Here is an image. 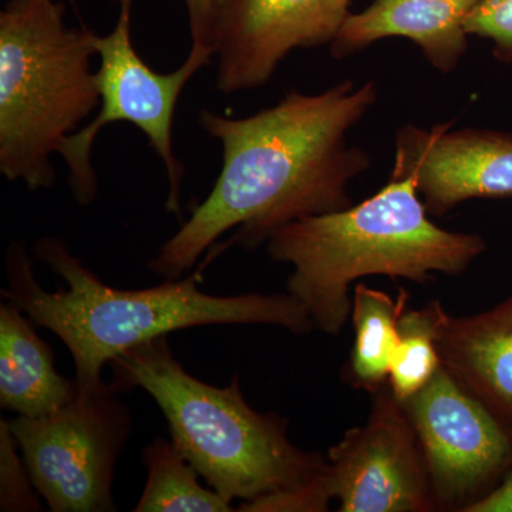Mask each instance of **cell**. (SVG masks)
Instances as JSON below:
<instances>
[{"mask_svg":"<svg viewBox=\"0 0 512 512\" xmlns=\"http://www.w3.org/2000/svg\"><path fill=\"white\" fill-rule=\"evenodd\" d=\"M373 80H343L325 92L291 90L254 114L231 119L202 110L198 124L222 146V170L190 220L165 241L147 269L164 281L183 278L231 229L232 244L254 249L289 222L345 210L349 184L372 160L350 146L349 131L377 101Z\"/></svg>","mask_w":512,"mask_h":512,"instance_id":"cell-1","label":"cell"},{"mask_svg":"<svg viewBox=\"0 0 512 512\" xmlns=\"http://www.w3.org/2000/svg\"><path fill=\"white\" fill-rule=\"evenodd\" d=\"M33 258L60 276L67 288L46 291L37 282L28 249L13 242L6 254L8 288L2 289L3 301L12 302L36 326L62 340L73 357L79 392L103 386L104 366L114 357L175 330L269 325L306 335L315 329L306 309L288 292L210 295L198 288L200 272L154 288H111L55 237L39 239Z\"/></svg>","mask_w":512,"mask_h":512,"instance_id":"cell-2","label":"cell"},{"mask_svg":"<svg viewBox=\"0 0 512 512\" xmlns=\"http://www.w3.org/2000/svg\"><path fill=\"white\" fill-rule=\"evenodd\" d=\"M265 245L272 261L292 265L286 292L330 336L348 323L350 286L359 279L384 275L427 284L439 274H463L487 249L480 235L437 227L412 178L389 180L345 210L289 222Z\"/></svg>","mask_w":512,"mask_h":512,"instance_id":"cell-3","label":"cell"},{"mask_svg":"<svg viewBox=\"0 0 512 512\" xmlns=\"http://www.w3.org/2000/svg\"><path fill=\"white\" fill-rule=\"evenodd\" d=\"M109 366L120 393L143 389L153 397L174 446L228 503L299 487L328 467V458L292 443L288 420L249 406L238 376L217 387L190 375L168 336L126 350Z\"/></svg>","mask_w":512,"mask_h":512,"instance_id":"cell-4","label":"cell"},{"mask_svg":"<svg viewBox=\"0 0 512 512\" xmlns=\"http://www.w3.org/2000/svg\"><path fill=\"white\" fill-rule=\"evenodd\" d=\"M96 35L70 29L56 0L0 12V171L29 190L56 183L52 156L100 103Z\"/></svg>","mask_w":512,"mask_h":512,"instance_id":"cell-5","label":"cell"},{"mask_svg":"<svg viewBox=\"0 0 512 512\" xmlns=\"http://www.w3.org/2000/svg\"><path fill=\"white\" fill-rule=\"evenodd\" d=\"M120 16L109 35L97 36L100 69L96 73L101 107L92 123L70 134L59 154L69 167V185L74 201L89 205L99 194L92 167L96 137L111 123L134 124L143 131L150 146L161 158L167 173L168 197L165 208L181 218V180L184 165L175 157L173 120L184 87L198 70L215 57L210 47L192 46L185 62L171 73H158L140 56L131 40L133 0H119Z\"/></svg>","mask_w":512,"mask_h":512,"instance_id":"cell-6","label":"cell"},{"mask_svg":"<svg viewBox=\"0 0 512 512\" xmlns=\"http://www.w3.org/2000/svg\"><path fill=\"white\" fill-rule=\"evenodd\" d=\"M113 383L79 392L40 417L18 416L10 430L37 493L52 512H113L117 461L133 431V413Z\"/></svg>","mask_w":512,"mask_h":512,"instance_id":"cell-7","label":"cell"},{"mask_svg":"<svg viewBox=\"0 0 512 512\" xmlns=\"http://www.w3.org/2000/svg\"><path fill=\"white\" fill-rule=\"evenodd\" d=\"M402 403L439 510L463 512L512 467V430L443 363L419 393Z\"/></svg>","mask_w":512,"mask_h":512,"instance_id":"cell-8","label":"cell"},{"mask_svg":"<svg viewBox=\"0 0 512 512\" xmlns=\"http://www.w3.org/2000/svg\"><path fill=\"white\" fill-rule=\"evenodd\" d=\"M326 458L340 512L439 510L416 430L387 384L366 423L346 431Z\"/></svg>","mask_w":512,"mask_h":512,"instance_id":"cell-9","label":"cell"},{"mask_svg":"<svg viewBox=\"0 0 512 512\" xmlns=\"http://www.w3.org/2000/svg\"><path fill=\"white\" fill-rule=\"evenodd\" d=\"M352 0H217L212 49L224 94L265 86L296 49L329 45Z\"/></svg>","mask_w":512,"mask_h":512,"instance_id":"cell-10","label":"cell"},{"mask_svg":"<svg viewBox=\"0 0 512 512\" xmlns=\"http://www.w3.org/2000/svg\"><path fill=\"white\" fill-rule=\"evenodd\" d=\"M406 124L394 141L389 180L412 178L429 214L441 217L476 198L512 195V134L488 128L451 130Z\"/></svg>","mask_w":512,"mask_h":512,"instance_id":"cell-11","label":"cell"},{"mask_svg":"<svg viewBox=\"0 0 512 512\" xmlns=\"http://www.w3.org/2000/svg\"><path fill=\"white\" fill-rule=\"evenodd\" d=\"M478 0H375L350 13L330 43L333 59L356 55L379 40L404 37L437 72H454L468 49L464 23Z\"/></svg>","mask_w":512,"mask_h":512,"instance_id":"cell-12","label":"cell"},{"mask_svg":"<svg viewBox=\"0 0 512 512\" xmlns=\"http://www.w3.org/2000/svg\"><path fill=\"white\" fill-rule=\"evenodd\" d=\"M441 363L512 430V298L464 318L444 315Z\"/></svg>","mask_w":512,"mask_h":512,"instance_id":"cell-13","label":"cell"},{"mask_svg":"<svg viewBox=\"0 0 512 512\" xmlns=\"http://www.w3.org/2000/svg\"><path fill=\"white\" fill-rule=\"evenodd\" d=\"M35 323L12 302L0 305V406L18 416L55 413L76 399V380L57 372Z\"/></svg>","mask_w":512,"mask_h":512,"instance_id":"cell-14","label":"cell"},{"mask_svg":"<svg viewBox=\"0 0 512 512\" xmlns=\"http://www.w3.org/2000/svg\"><path fill=\"white\" fill-rule=\"evenodd\" d=\"M407 293L393 299L386 292L357 284L353 292L355 342L346 366V380L356 389L375 394L389 382L399 319L407 308Z\"/></svg>","mask_w":512,"mask_h":512,"instance_id":"cell-15","label":"cell"},{"mask_svg":"<svg viewBox=\"0 0 512 512\" xmlns=\"http://www.w3.org/2000/svg\"><path fill=\"white\" fill-rule=\"evenodd\" d=\"M141 460L147 483L134 512H231V503L200 483V474L177 450L173 441L157 437Z\"/></svg>","mask_w":512,"mask_h":512,"instance_id":"cell-16","label":"cell"},{"mask_svg":"<svg viewBox=\"0 0 512 512\" xmlns=\"http://www.w3.org/2000/svg\"><path fill=\"white\" fill-rule=\"evenodd\" d=\"M444 315L443 306L434 302L426 308H406L400 316L399 340L387 382L400 402L419 393L440 369L437 336Z\"/></svg>","mask_w":512,"mask_h":512,"instance_id":"cell-17","label":"cell"},{"mask_svg":"<svg viewBox=\"0 0 512 512\" xmlns=\"http://www.w3.org/2000/svg\"><path fill=\"white\" fill-rule=\"evenodd\" d=\"M19 453L9 420H0V511H43L40 494Z\"/></svg>","mask_w":512,"mask_h":512,"instance_id":"cell-18","label":"cell"},{"mask_svg":"<svg viewBox=\"0 0 512 512\" xmlns=\"http://www.w3.org/2000/svg\"><path fill=\"white\" fill-rule=\"evenodd\" d=\"M330 467L309 483L288 490L264 495L251 501H242L235 511L245 512H323L329 510L330 501L335 500Z\"/></svg>","mask_w":512,"mask_h":512,"instance_id":"cell-19","label":"cell"},{"mask_svg":"<svg viewBox=\"0 0 512 512\" xmlns=\"http://www.w3.org/2000/svg\"><path fill=\"white\" fill-rule=\"evenodd\" d=\"M464 28L468 36L491 40L498 62L512 64V0H478Z\"/></svg>","mask_w":512,"mask_h":512,"instance_id":"cell-20","label":"cell"},{"mask_svg":"<svg viewBox=\"0 0 512 512\" xmlns=\"http://www.w3.org/2000/svg\"><path fill=\"white\" fill-rule=\"evenodd\" d=\"M184 3L190 23L192 46L212 49V28L217 0H184Z\"/></svg>","mask_w":512,"mask_h":512,"instance_id":"cell-21","label":"cell"},{"mask_svg":"<svg viewBox=\"0 0 512 512\" xmlns=\"http://www.w3.org/2000/svg\"><path fill=\"white\" fill-rule=\"evenodd\" d=\"M463 512H512V467L497 487L468 505Z\"/></svg>","mask_w":512,"mask_h":512,"instance_id":"cell-22","label":"cell"}]
</instances>
